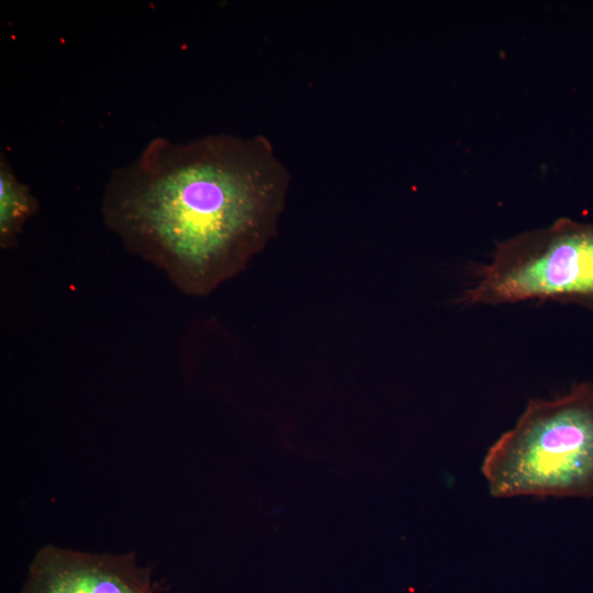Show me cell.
<instances>
[{"label":"cell","instance_id":"obj_3","mask_svg":"<svg viewBox=\"0 0 593 593\" xmlns=\"http://www.w3.org/2000/svg\"><path fill=\"white\" fill-rule=\"evenodd\" d=\"M532 300L574 303L593 311V223L562 219L502 243L461 296L467 305Z\"/></svg>","mask_w":593,"mask_h":593},{"label":"cell","instance_id":"obj_5","mask_svg":"<svg viewBox=\"0 0 593 593\" xmlns=\"http://www.w3.org/2000/svg\"><path fill=\"white\" fill-rule=\"evenodd\" d=\"M38 210L31 189L12 171L5 156H0V247L10 249L18 243L25 222Z\"/></svg>","mask_w":593,"mask_h":593},{"label":"cell","instance_id":"obj_1","mask_svg":"<svg viewBox=\"0 0 593 593\" xmlns=\"http://www.w3.org/2000/svg\"><path fill=\"white\" fill-rule=\"evenodd\" d=\"M289 182L264 136L156 137L112 174L101 212L130 253L206 295L270 240Z\"/></svg>","mask_w":593,"mask_h":593},{"label":"cell","instance_id":"obj_4","mask_svg":"<svg viewBox=\"0 0 593 593\" xmlns=\"http://www.w3.org/2000/svg\"><path fill=\"white\" fill-rule=\"evenodd\" d=\"M20 593H158L135 553H94L46 545L33 557Z\"/></svg>","mask_w":593,"mask_h":593},{"label":"cell","instance_id":"obj_2","mask_svg":"<svg viewBox=\"0 0 593 593\" xmlns=\"http://www.w3.org/2000/svg\"><path fill=\"white\" fill-rule=\"evenodd\" d=\"M481 471L494 497H593V382L528 401Z\"/></svg>","mask_w":593,"mask_h":593}]
</instances>
